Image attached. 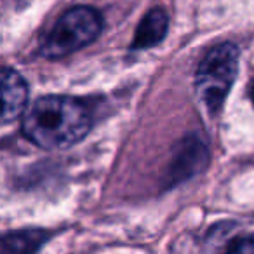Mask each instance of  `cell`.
I'll return each mask as SVG.
<instances>
[{"mask_svg": "<svg viewBox=\"0 0 254 254\" xmlns=\"http://www.w3.org/2000/svg\"><path fill=\"white\" fill-rule=\"evenodd\" d=\"M2 122L7 124L18 119L28 103V85L18 71L4 68L2 73Z\"/></svg>", "mask_w": 254, "mask_h": 254, "instance_id": "277c9868", "label": "cell"}, {"mask_svg": "<svg viewBox=\"0 0 254 254\" xmlns=\"http://www.w3.org/2000/svg\"><path fill=\"white\" fill-rule=\"evenodd\" d=\"M239 71V49L235 44L225 42L212 47L200 61L195 73V89L202 105L211 113L223 106Z\"/></svg>", "mask_w": 254, "mask_h": 254, "instance_id": "7a4b0ae2", "label": "cell"}, {"mask_svg": "<svg viewBox=\"0 0 254 254\" xmlns=\"http://www.w3.org/2000/svg\"><path fill=\"white\" fill-rule=\"evenodd\" d=\"M44 242V233L39 230L30 232H18L4 237L2 240V251L4 253H33Z\"/></svg>", "mask_w": 254, "mask_h": 254, "instance_id": "8992f818", "label": "cell"}, {"mask_svg": "<svg viewBox=\"0 0 254 254\" xmlns=\"http://www.w3.org/2000/svg\"><path fill=\"white\" fill-rule=\"evenodd\" d=\"M92 119L84 103L68 96L39 98L23 117V134L46 150L73 146L91 131Z\"/></svg>", "mask_w": 254, "mask_h": 254, "instance_id": "6da1fadb", "label": "cell"}, {"mask_svg": "<svg viewBox=\"0 0 254 254\" xmlns=\"http://www.w3.org/2000/svg\"><path fill=\"white\" fill-rule=\"evenodd\" d=\"M253 101H254V87H253Z\"/></svg>", "mask_w": 254, "mask_h": 254, "instance_id": "ba28073f", "label": "cell"}, {"mask_svg": "<svg viewBox=\"0 0 254 254\" xmlns=\"http://www.w3.org/2000/svg\"><path fill=\"white\" fill-rule=\"evenodd\" d=\"M167 26H169V18L162 9L150 11L136 30L132 49H148L152 46H157L166 37Z\"/></svg>", "mask_w": 254, "mask_h": 254, "instance_id": "5b68a950", "label": "cell"}, {"mask_svg": "<svg viewBox=\"0 0 254 254\" xmlns=\"http://www.w3.org/2000/svg\"><path fill=\"white\" fill-rule=\"evenodd\" d=\"M228 253H244V254H254V235H244L239 239L232 240L226 246Z\"/></svg>", "mask_w": 254, "mask_h": 254, "instance_id": "52a82bcc", "label": "cell"}, {"mask_svg": "<svg viewBox=\"0 0 254 254\" xmlns=\"http://www.w3.org/2000/svg\"><path fill=\"white\" fill-rule=\"evenodd\" d=\"M103 28L101 16L92 7L78 5L66 11L54 28L47 33L40 46L42 56L49 60H60L82 47L89 46Z\"/></svg>", "mask_w": 254, "mask_h": 254, "instance_id": "3957f363", "label": "cell"}]
</instances>
